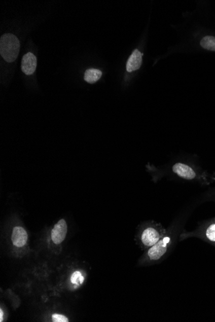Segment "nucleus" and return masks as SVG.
Returning <instances> with one entry per match:
<instances>
[{
  "label": "nucleus",
  "instance_id": "5",
  "mask_svg": "<svg viewBox=\"0 0 215 322\" xmlns=\"http://www.w3.org/2000/svg\"><path fill=\"white\" fill-rule=\"evenodd\" d=\"M161 235L158 230L154 228H147L142 232L141 240L142 243L148 247H152L161 240Z\"/></svg>",
  "mask_w": 215,
  "mask_h": 322
},
{
  "label": "nucleus",
  "instance_id": "8",
  "mask_svg": "<svg viewBox=\"0 0 215 322\" xmlns=\"http://www.w3.org/2000/svg\"><path fill=\"white\" fill-rule=\"evenodd\" d=\"M142 54L139 50H135L131 54L126 64V69L128 72H131L140 68L142 64Z\"/></svg>",
  "mask_w": 215,
  "mask_h": 322
},
{
  "label": "nucleus",
  "instance_id": "6",
  "mask_svg": "<svg viewBox=\"0 0 215 322\" xmlns=\"http://www.w3.org/2000/svg\"><path fill=\"white\" fill-rule=\"evenodd\" d=\"M37 66V59L32 53H28L23 57L21 61V69L26 75L34 74Z\"/></svg>",
  "mask_w": 215,
  "mask_h": 322
},
{
  "label": "nucleus",
  "instance_id": "7",
  "mask_svg": "<svg viewBox=\"0 0 215 322\" xmlns=\"http://www.w3.org/2000/svg\"><path fill=\"white\" fill-rule=\"evenodd\" d=\"M11 239L13 244L16 247L25 246L28 239L27 233L22 227H14L13 230V234H12Z\"/></svg>",
  "mask_w": 215,
  "mask_h": 322
},
{
  "label": "nucleus",
  "instance_id": "1",
  "mask_svg": "<svg viewBox=\"0 0 215 322\" xmlns=\"http://www.w3.org/2000/svg\"><path fill=\"white\" fill-rule=\"evenodd\" d=\"M20 42L16 36L6 33L0 40V53L5 61L13 62L18 56L20 52Z\"/></svg>",
  "mask_w": 215,
  "mask_h": 322
},
{
  "label": "nucleus",
  "instance_id": "14",
  "mask_svg": "<svg viewBox=\"0 0 215 322\" xmlns=\"http://www.w3.org/2000/svg\"><path fill=\"white\" fill-rule=\"evenodd\" d=\"M0 314H1V316H0V321H3V317H4V312L2 311V309L0 310Z\"/></svg>",
  "mask_w": 215,
  "mask_h": 322
},
{
  "label": "nucleus",
  "instance_id": "11",
  "mask_svg": "<svg viewBox=\"0 0 215 322\" xmlns=\"http://www.w3.org/2000/svg\"><path fill=\"white\" fill-rule=\"evenodd\" d=\"M200 45L205 50L215 52V37L213 36H205L200 42Z\"/></svg>",
  "mask_w": 215,
  "mask_h": 322
},
{
  "label": "nucleus",
  "instance_id": "10",
  "mask_svg": "<svg viewBox=\"0 0 215 322\" xmlns=\"http://www.w3.org/2000/svg\"><path fill=\"white\" fill-rule=\"evenodd\" d=\"M102 72L97 69H89L85 71L84 79L90 84H94L101 78Z\"/></svg>",
  "mask_w": 215,
  "mask_h": 322
},
{
  "label": "nucleus",
  "instance_id": "2",
  "mask_svg": "<svg viewBox=\"0 0 215 322\" xmlns=\"http://www.w3.org/2000/svg\"><path fill=\"white\" fill-rule=\"evenodd\" d=\"M169 241H170V238L164 237L155 244L154 246L150 247L148 252V256L150 260H159L161 257H163L167 252Z\"/></svg>",
  "mask_w": 215,
  "mask_h": 322
},
{
  "label": "nucleus",
  "instance_id": "12",
  "mask_svg": "<svg viewBox=\"0 0 215 322\" xmlns=\"http://www.w3.org/2000/svg\"><path fill=\"white\" fill-rule=\"evenodd\" d=\"M70 280L73 284L80 285L84 282V277L80 271H76L71 275Z\"/></svg>",
  "mask_w": 215,
  "mask_h": 322
},
{
  "label": "nucleus",
  "instance_id": "13",
  "mask_svg": "<svg viewBox=\"0 0 215 322\" xmlns=\"http://www.w3.org/2000/svg\"><path fill=\"white\" fill-rule=\"evenodd\" d=\"M52 321L54 322H68V319L65 316L62 314H54L52 316Z\"/></svg>",
  "mask_w": 215,
  "mask_h": 322
},
{
  "label": "nucleus",
  "instance_id": "3",
  "mask_svg": "<svg viewBox=\"0 0 215 322\" xmlns=\"http://www.w3.org/2000/svg\"><path fill=\"white\" fill-rule=\"evenodd\" d=\"M67 224L63 219L55 225L51 232V238L54 244H59L64 241L67 234Z\"/></svg>",
  "mask_w": 215,
  "mask_h": 322
},
{
  "label": "nucleus",
  "instance_id": "4",
  "mask_svg": "<svg viewBox=\"0 0 215 322\" xmlns=\"http://www.w3.org/2000/svg\"><path fill=\"white\" fill-rule=\"evenodd\" d=\"M173 171L181 178L192 180L197 177V174L192 167L185 163H176L173 166Z\"/></svg>",
  "mask_w": 215,
  "mask_h": 322
},
{
  "label": "nucleus",
  "instance_id": "9",
  "mask_svg": "<svg viewBox=\"0 0 215 322\" xmlns=\"http://www.w3.org/2000/svg\"><path fill=\"white\" fill-rule=\"evenodd\" d=\"M198 235L205 241L215 245V220L202 228Z\"/></svg>",
  "mask_w": 215,
  "mask_h": 322
}]
</instances>
